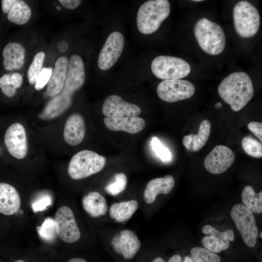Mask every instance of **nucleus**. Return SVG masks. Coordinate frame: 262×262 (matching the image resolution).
I'll list each match as a JSON object with an SVG mask.
<instances>
[{"label":"nucleus","instance_id":"17","mask_svg":"<svg viewBox=\"0 0 262 262\" xmlns=\"http://www.w3.org/2000/svg\"><path fill=\"white\" fill-rule=\"evenodd\" d=\"M85 133L83 118L79 114L74 113L66 119L63 136L66 142L71 146H76L83 140Z\"/></svg>","mask_w":262,"mask_h":262},{"label":"nucleus","instance_id":"51","mask_svg":"<svg viewBox=\"0 0 262 262\" xmlns=\"http://www.w3.org/2000/svg\"><path fill=\"white\" fill-rule=\"evenodd\" d=\"M262 232H261L260 234V237H261V238L262 237Z\"/></svg>","mask_w":262,"mask_h":262},{"label":"nucleus","instance_id":"20","mask_svg":"<svg viewBox=\"0 0 262 262\" xmlns=\"http://www.w3.org/2000/svg\"><path fill=\"white\" fill-rule=\"evenodd\" d=\"M174 185V179L171 175L150 180L147 183L144 192V198L146 203H152L155 201L157 196L160 194H168L171 191Z\"/></svg>","mask_w":262,"mask_h":262},{"label":"nucleus","instance_id":"8","mask_svg":"<svg viewBox=\"0 0 262 262\" xmlns=\"http://www.w3.org/2000/svg\"><path fill=\"white\" fill-rule=\"evenodd\" d=\"M195 92L194 85L184 80H167L158 85L157 93L163 101L175 102L192 97Z\"/></svg>","mask_w":262,"mask_h":262},{"label":"nucleus","instance_id":"52","mask_svg":"<svg viewBox=\"0 0 262 262\" xmlns=\"http://www.w3.org/2000/svg\"><path fill=\"white\" fill-rule=\"evenodd\" d=\"M57 9L58 10H59V9H61V7H60L57 6Z\"/></svg>","mask_w":262,"mask_h":262},{"label":"nucleus","instance_id":"29","mask_svg":"<svg viewBox=\"0 0 262 262\" xmlns=\"http://www.w3.org/2000/svg\"><path fill=\"white\" fill-rule=\"evenodd\" d=\"M193 262H220L221 258L217 254L201 247H195L191 250Z\"/></svg>","mask_w":262,"mask_h":262},{"label":"nucleus","instance_id":"50","mask_svg":"<svg viewBox=\"0 0 262 262\" xmlns=\"http://www.w3.org/2000/svg\"><path fill=\"white\" fill-rule=\"evenodd\" d=\"M194 2H199V1H202V0H193Z\"/></svg>","mask_w":262,"mask_h":262},{"label":"nucleus","instance_id":"4","mask_svg":"<svg viewBox=\"0 0 262 262\" xmlns=\"http://www.w3.org/2000/svg\"><path fill=\"white\" fill-rule=\"evenodd\" d=\"M106 163L104 156L91 150H83L71 159L68 166V174L73 180L82 179L100 172Z\"/></svg>","mask_w":262,"mask_h":262},{"label":"nucleus","instance_id":"30","mask_svg":"<svg viewBox=\"0 0 262 262\" xmlns=\"http://www.w3.org/2000/svg\"><path fill=\"white\" fill-rule=\"evenodd\" d=\"M36 229L40 237L47 242H52L57 237L54 219L51 217L46 218Z\"/></svg>","mask_w":262,"mask_h":262},{"label":"nucleus","instance_id":"25","mask_svg":"<svg viewBox=\"0 0 262 262\" xmlns=\"http://www.w3.org/2000/svg\"><path fill=\"white\" fill-rule=\"evenodd\" d=\"M138 207L136 200L116 202L110 208V217L118 222H123L130 219Z\"/></svg>","mask_w":262,"mask_h":262},{"label":"nucleus","instance_id":"18","mask_svg":"<svg viewBox=\"0 0 262 262\" xmlns=\"http://www.w3.org/2000/svg\"><path fill=\"white\" fill-rule=\"evenodd\" d=\"M21 205V199L16 188L6 183H0V213L6 215L16 213Z\"/></svg>","mask_w":262,"mask_h":262},{"label":"nucleus","instance_id":"41","mask_svg":"<svg viewBox=\"0 0 262 262\" xmlns=\"http://www.w3.org/2000/svg\"><path fill=\"white\" fill-rule=\"evenodd\" d=\"M59 1L63 6L69 9L76 8L82 2V0H59Z\"/></svg>","mask_w":262,"mask_h":262},{"label":"nucleus","instance_id":"13","mask_svg":"<svg viewBox=\"0 0 262 262\" xmlns=\"http://www.w3.org/2000/svg\"><path fill=\"white\" fill-rule=\"evenodd\" d=\"M102 111L106 117L137 116L141 113L138 106L127 102L116 95H110L105 98Z\"/></svg>","mask_w":262,"mask_h":262},{"label":"nucleus","instance_id":"24","mask_svg":"<svg viewBox=\"0 0 262 262\" xmlns=\"http://www.w3.org/2000/svg\"><path fill=\"white\" fill-rule=\"evenodd\" d=\"M82 204L84 211L93 217L104 215L108 210L105 198L97 192H91L84 196Z\"/></svg>","mask_w":262,"mask_h":262},{"label":"nucleus","instance_id":"37","mask_svg":"<svg viewBox=\"0 0 262 262\" xmlns=\"http://www.w3.org/2000/svg\"><path fill=\"white\" fill-rule=\"evenodd\" d=\"M10 74H5L0 78V88L2 93L8 97L14 96L16 90L9 81Z\"/></svg>","mask_w":262,"mask_h":262},{"label":"nucleus","instance_id":"5","mask_svg":"<svg viewBox=\"0 0 262 262\" xmlns=\"http://www.w3.org/2000/svg\"><path fill=\"white\" fill-rule=\"evenodd\" d=\"M235 31L242 38L254 36L260 26V16L257 9L246 0L238 2L233 9Z\"/></svg>","mask_w":262,"mask_h":262},{"label":"nucleus","instance_id":"12","mask_svg":"<svg viewBox=\"0 0 262 262\" xmlns=\"http://www.w3.org/2000/svg\"><path fill=\"white\" fill-rule=\"evenodd\" d=\"M4 142L9 153L14 157L23 159L28 152V144L25 130L20 123L12 124L7 129Z\"/></svg>","mask_w":262,"mask_h":262},{"label":"nucleus","instance_id":"45","mask_svg":"<svg viewBox=\"0 0 262 262\" xmlns=\"http://www.w3.org/2000/svg\"><path fill=\"white\" fill-rule=\"evenodd\" d=\"M67 262H87L85 259L81 258H74L69 260Z\"/></svg>","mask_w":262,"mask_h":262},{"label":"nucleus","instance_id":"32","mask_svg":"<svg viewBox=\"0 0 262 262\" xmlns=\"http://www.w3.org/2000/svg\"><path fill=\"white\" fill-rule=\"evenodd\" d=\"M45 54L43 51L37 53L33 58L28 71V79L30 84L35 83L36 79L42 69Z\"/></svg>","mask_w":262,"mask_h":262},{"label":"nucleus","instance_id":"23","mask_svg":"<svg viewBox=\"0 0 262 262\" xmlns=\"http://www.w3.org/2000/svg\"><path fill=\"white\" fill-rule=\"evenodd\" d=\"M211 123L207 119L202 121L197 134H191L183 137L182 144L190 151L196 152L206 145L210 134Z\"/></svg>","mask_w":262,"mask_h":262},{"label":"nucleus","instance_id":"28","mask_svg":"<svg viewBox=\"0 0 262 262\" xmlns=\"http://www.w3.org/2000/svg\"><path fill=\"white\" fill-rule=\"evenodd\" d=\"M202 232L206 235L215 236L219 240L222 250L227 249L229 246V241H233L234 236L231 229L220 232L210 225H206L202 228Z\"/></svg>","mask_w":262,"mask_h":262},{"label":"nucleus","instance_id":"26","mask_svg":"<svg viewBox=\"0 0 262 262\" xmlns=\"http://www.w3.org/2000/svg\"><path fill=\"white\" fill-rule=\"evenodd\" d=\"M241 196L243 205L251 212L260 213L262 212V191L256 193L249 185L245 187L242 192Z\"/></svg>","mask_w":262,"mask_h":262},{"label":"nucleus","instance_id":"10","mask_svg":"<svg viewBox=\"0 0 262 262\" xmlns=\"http://www.w3.org/2000/svg\"><path fill=\"white\" fill-rule=\"evenodd\" d=\"M124 47V39L119 32H114L107 37L100 52L98 65L100 69L111 68L120 57Z\"/></svg>","mask_w":262,"mask_h":262},{"label":"nucleus","instance_id":"11","mask_svg":"<svg viewBox=\"0 0 262 262\" xmlns=\"http://www.w3.org/2000/svg\"><path fill=\"white\" fill-rule=\"evenodd\" d=\"M234 160L235 154L230 148L226 146L218 145L205 157L204 165L209 173L219 174L229 169Z\"/></svg>","mask_w":262,"mask_h":262},{"label":"nucleus","instance_id":"39","mask_svg":"<svg viewBox=\"0 0 262 262\" xmlns=\"http://www.w3.org/2000/svg\"><path fill=\"white\" fill-rule=\"evenodd\" d=\"M247 128L262 142V123L256 121H251L248 124Z\"/></svg>","mask_w":262,"mask_h":262},{"label":"nucleus","instance_id":"38","mask_svg":"<svg viewBox=\"0 0 262 262\" xmlns=\"http://www.w3.org/2000/svg\"><path fill=\"white\" fill-rule=\"evenodd\" d=\"M52 200L49 196H43L36 199L32 204V208L34 213L42 211L47 209V207L51 205Z\"/></svg>","mask_w":262,"mask_h":262},{"label":"nucleus","instance_id":"2","mask_svg":"<svg viewBox=\"0 0 262 262\" xmlns=\"http://www.w3.org/2000/svg\"><path fill=\"white\" fill-rule=\"evenodd\" d=\"M170 4L167 0H150L139 7L136 16L139 31L144 34L155 32L169 15Z\"/></svg>","mask_w":262,"mask_h":262},{"label":"nucleus","instance_id":"34","mask_svg":"<svg viewBox=\"0 0 262 262\" xmlns=\"http://www.w3.org/2000/svg\"><path fill=\"white\" fill-rule=\"evenodd\" d=\"M151 145L153 151L162 161L167 162L171 160V154L170 151L156 137L152 138Z\"/></svg>","mask_w":262,"mask_h":262},{"label":"nucleus","instance_id":"47","mask_svg":"<svg viewBox=\"0 0 262 262\" xmlns=\"http://www.w3.org/2000/svg\"><path fill=\"white\" fill-rule=\"evenodd\" d=\"M183 262H193V261L191 257L186 256L185 257Z\"/></svg>","mask_w":262,"mask_h":262},{"label":"nucleus","instance_id":"16","mask_svg":"<svg viewBox=\"0 0 262 262\" xmlns=\"http://www.w3.org/2000/svg\"><path fill=\"white\" fill-rule=\"evenodd\" d=\"M104 123L109 130L123 131L135 134L140 132L145 127V121L138 116L105 117Z\"/></svg>","mask_w":262,"mask_h":262},{"label":"nucleus","instance_id":"43","mask_svg":"<svg viewBox=\"0 0 262 262\" xmlns=\"http://www.w3.org/2000/svg\"><path fill=\"white\" fill-rule=\"evenodd\" d=\"M57 47L59 51L65 52L68 49V45L66 42L61 41L58 43Z\"/></svg>","mask_w":262,"mask_h":262},{"label":"nucleus","instance_id":"48","mask_svg":"<svg viewBox=\"0 0 262 262\" xmlns=\"http://www.w3.org/2000/svg\"><path fill=\"white\" fill-rule=\"evenodd\" d=\"M222 104H221V103H220V102L217 103H216V104L214 105V107H215V108H218H218H220L222 107Z\"/></svg>","mask_w":262,"mask_h":262},{"label":"nucleus","instance_id":"31","mask_svg":"<svg viewBox=\"0 0 262 262\" xmlns=\"http://www.w3.org/2000/svg\"><path fill=\"white\" fill-rule=\"evenodd\" d=\"M242 146L247 154L260 158L262 157V143L251 136H246L242 140Z\"/></svg>","mask_w":262,"mask_h":262},{"label":"nucleus","instance_id":"46","mask_svg":"<svg viewBox=\"0 0 262 262\" xmlns=\"http://www.w3.org/2000/svg\"><path fill=\"white\" fill-rule=\"evenodd\" d=\"M152 262H165V261L162 257H158L154 259Z\"/></svg>","mask_w":262,"mask_h":262},{"label":"nucleus","instance_id":"42","mask_svg":"<svg viewBox=\"0 0 262 262\" xmlns=\"http://www.w3.org/2000/svg\"><path fill=\"white\" fill-rule=\"evenodd\" d=\"M17 0H2L1 8L3 13H8Z\"/></svg>","mask_w":262,"mask_h":262},{"label":"nucleus","instance_id":"49","mask_svg":"<svg viewBox=\"0 0 262 262\" xmlns=\"http://www.w3.org/2000/svg\"><path fill=\"white\" fill-rule=\"evenodd\" d=\"M13 262H25L23 260H17Z\"/></svg>","mask_w":262,"mask_h":262},{"label":"nucleus","instance_id":"22","mask_svg":"<svg viewBox=\"0 0 262 262\" xmlns=\"http://www.w3.org/2000/svg\"><path fill=\"white\" fill-rule=\"evenodd\" d=\"M25 55V49L21 44L16 42L7 44L2 51L4 67L9 71L20 69L24 64Z\"/></svg>","mask_w":262,"mask_h":262},{"label":"nucleus","instance_id":"27","mask_svg":"<svg viewBox=\"0 0 262 262\" xmlns=\"http://www.w3.org/2000/svg\"><path fill=\"white\" fill-rule=\"evenodd\" d=\"M32 11L26 2L17 0L7 15L8 19L18 25L27 23L31 18Z\"/></svg>","mask_w":262,"mask_h":262},{"label":"nucleus","instance_id":"36","mask_svg":"<svg viewBox=\"0 0 262 262\" xmlns=\"http://www.w3.org/2000/svg\"><path fill=\"white\" fill-rule=\"evenodd\" d=\"M52 73V69L51 67H44L42 69L35 83L36 90H40L48 84Z\"/></svg>","mask_w":262,"mask_h":262},{"label":"nucleus","instance_id":"1","mask_svg":"<svg viewBox=\"0 0 262 262\" xmlns=\"http://www.w3.org/2000/svg\"><path fill=\"white\" fill-rule=\"evenodd\" d=\"M218 93L220 98L234 112L242 109L252 99L254 88L250 77L244 72L230 74L220 83Z\"/></svg>","mask_w":262,"mask_h":262},{"label":"nucleus","instance_id":"40","mask_svg":"<svg viewBox=\"0 0 262 262\" xmlns=\"http://www.w3.org/2000/svg\"><path fill=\"white\" fill-rule=\"evenodd\" d=\"M9 81L15 89L19 88L22 83V77L20 74L15 72L10 74Z\"/></svg>","mask_w":262,"mask_h":262},{"label":"nucleus","instance_id":"15","mask_svg":"<svg viewBox=\"0 0 262 262\" xmlns=\"http://www.w3.org/2000/svg\"><path fill=\"white\" fill-rule=\"evenodd\" d=\"M85 76L82 59L77 54L72 55L68 62L66 79L63 89L72 95L82 86Z\"/></svg>","mask_w":262,"mask_h":262},{"label":"nucleus","instance_id":"9","mask_svg":"<svg viewBox=\"0 0 262 262\" xmlns=\"http://www.w3.org/2000/svg\"><path fill=\"white\" fill-rule=\"evenodd\" d=\"M54 222L57 234L62 240L67 243L79 240L80 231L70 208L66 206L60 207L55 213Z\"/></svg>","mask_w":262,"mask_h":262},{"label":"nucleus","instance_id":"21","mask_svg":"<svg viewBox=\"0 0 262 262\" xmlns=\"http://www.w3.org/2000/svg\"><path fill=\"white\" fill-rule=\"evenodd\" d=\"M72 94L63 89L60 94L56 96L48 103L39 115L43 120H49L61 115L70 106Z\"/></svg>","mask_w":262,"mask_h":262},{"label":"nucleus","instance_id":"3","mask_svg":"<svg viewBox=\"0 0 262 262\" xmlns=\"http://www.w3.org/2000/svg\"><path fill=\"white\" fill-rule=\"evenodd\" d=\"M194 34L199 46L206 53L217 55L224 50L226 45L225 33L216 23L202 17L195 24Z\"/></svg>","mask_w":262,"mask_h":262},{"label":"nucleus","instance_id":"35","mask_svg":"<svg viewBox=\"0 0 262 262\" xmlns=\"http://www.w3.org/2000/svg\"><path fill=\"white\" fill-rule=\"evenodd\" d=\"M202 243L205 248L214 253L221 251V247L218 239L214 235H209L204 237Z\"/></svg>","mask_w":262,"mask_h":262},{"label":"nucleus","instance_id":"7","mask_svg":"<svg viewBox=\"0 0 262 262\" xmlns=\"http://www.w3.org/2000/svg\"><path fill=\"white\" fill-rule=\"evenodd\" d=\"M230 215L244 243L250 247H254L257 242L258 229L253 213L243 204H238L232 208Z\"/></svg>","mask_w":262,"mask_h":262},{"label":"nucleus","instance_id":"44","mask_svg":"<svg viewBox=\"0 0 262 262\" xmlns=\"http://www.w3.org/2000/svg\"><path fill=\"white\" fill-rule=\"evenodd\" d=\"M167 262H182L181 257L178 254L174 255L168 260Z\"/></svg>","mask_w":262,"mask_h":262},{"label":"nucleus","instance_id":"33","mask_svg":"<svg viewBox=\"0 0 262 262\" xmlns=\"http://www.w3.org/2000/svg\"><path fill=\"white\" fill-rule=\"evenodd\" d=\"M127 184V178L123 173L116 174L113 182L107 184L105 189L110 195L115 196L123 191Z\"/></svg>","mask_w":262,"mask_h":262},{"label":"nucleus","instance_id":"14","mask_svg":"<svg viewBox=\"0 0 262 262\" xmlns=\"http://www.w3.org/2000/svg\"><path fill=\"white\" fill-rule=\"evenodd\" d=\"M115 251L121 254L125 259H131L137 253L141 247V242L132 231L121 230L111 241Z\"/></svg>","mask_w":262,"mask_h":262},{"label":"nucleus","instance_id":"19","mask_svg":"<svg viewBox=\"0 0 262 262\" xmlns=\"http://www.w3.org/2000/svg\"><path fill=\"white\" fill-rule=\"evenodd\" d=\"M68 62L67 58L65 56L60 57L56 60L54 70L47 84L46 93L49 96L55 97L62 91L66 79Z\"/></svg>","mask_w":262,"mask_h":262},{"label":"nucleus","instance_id":"6","mask_svg":"<svg viewBox=\"0 0 262 262\" xmlns=\"http://www.w3.org/2000/svg\"><path fill=\"white\" fill-rule=\"evenodd\" d=\"M151 69L159 79L178 80L188 76L191 71L190 65L184 60L174 56L160 55L151 62Z\"/></svg>","mask_w":262,"mask_h":262}]
</instances>
